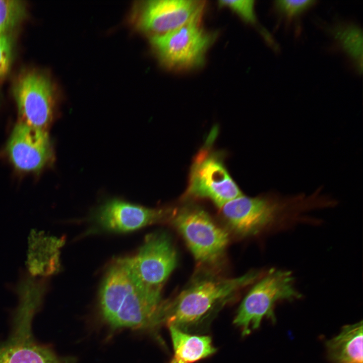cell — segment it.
Wrapping results in <instances>:
<instances>
[{
    "label": "cell",
    "instance_id": "1",
    "mask_svg": "<svg viewBox=\"0 0 363 363\" xmlns=\"http://www.w3.org/2000/svg\"><path fill=\"white\" fill-rule=\"evenodd\" d=\"M161 293L143 288L132 274L125 258L109 268L100 287L99 312L112 330L152 332L161 327Z\"/></svg>",
    "mask_w": 363,
    "mask_h": 363
},
{
    "label": "cell",
    "instance_id": "2",
    "mask_svg": "<svg viewBox=\"0 0 363 363\" xmlns=\"http://www.w3.org/2000/svg\"><path fill=\"white\" fill-rule=\"evenodd\" d=\"M260 275L252 271L236 278L208 277L193 282L172 299L163 301L161 326L190 333L205 328L238 290Z\"/></svg>",
    "mask_w": 363,
    "mask_h": 363
},
{
    "label": "cell",
    "instance_id": "3",
    "mask_svg": "<svg viewBox=\"0 0 363 363\" xmlns=\"http://www.w3.org/2000/svg\"><path fill=\"white\" fill-rule=\"evenodd\" d=\"M313 207H316V202L313 195L284 197L270 193L256 197L242 195L226 203L220 209L234 232L249 236L291 221Z\"/></svg>",
    "mask_w": 363,
    "mask_h": 363
},
{
    "label": "cell",
    "instance_id": "4",
    "mask_svg": "<svg viewBox=\"0 0 363 363\" xmlns=\"http://www.w3.org/2000/svg\"><path fill=\"white\" fill-rule=\"evenodd\" d=\"M300 296L290 271L270 270L244 298L233 323L240 328L243 336L249 335L259 327L264 318L275 321L274 308L277 302L291 300Z\"/></svg>",
    "mask_w": 363,
    "mask_h": 363
},
{
    "label": "cell",
    "instance_id": "5",
    "mask_svg": "<svg viewBox=\"0 0 363 363\" xmlns=\"http://www.w3.org/2000/svg\"><path fill=\"white\" fill-rule=\"evenodd\" d=\"M169 219L197 261L213 264L221 259L228 244V234L206 211L186 206L170 214Z\"/></svg>",
    "mask_w": 363,
    "mask_h": 363
},
{
    "label": "cell",
    "instance_id": "6",
    "mask_svg": "<svg viewBox=\"0 0 363 363\" xmlns=\"http://www.w3.org/2000/svg\"><path fill=\"white\" fill-rule=\"evenodd\" d=\"M214 37L196 21L163 34L151 35L150 42L163 64L182 70L203 64Z\"/></svg>",
    "mask_w": 363,
    "mask_h": 363
},
{
    "label": "cell",
    "instance_id": "7",
    "mask_svg": "<svg viewBox=\"0 0 363 363\" xmlns=\"http://www.w3.org/2000/svg\"><path fill=\"white\" fill-rule=\"evenodd\" d=\"M133 277L145 290L161 293L166 280L175 268L177 254L169 237L159 232L150 234L137 253L125 258Z\"/></svg>",
    "mask_w": 363,
    "mask_h": 363
},
{
    "label": "cell",
    "instance_id": "8",
    "mask_svg": "<svg viewBox=\"0 0 363 363\" xmlns=\"http://www.w3.org/2000/svg\"><path fill=\"white\" fill-rule=\"evenodd\" d=\"M186 195L208 199L219 208L243 194L222 158L210 148L201 149L192 165Z\"/></svg>",
    "mask_w": 363,
    "mask_h": 363
},
{
    "label": "cell",
    "instance_id": "9",
    "mask_svg": "<svg viewBox=\"0 0 363 363\" xmlns=\"http://www.w3.org/2000/svg\"><path fill=\"white\" fill-rule=\"evenodd\" d=\"M21 121L46 129L51 122L55 102L54 90L49 77L36 70L21 73L12 86Z\"/></svg>",
    "mask_w": 363,
    "mask_h": 363
},
{
    "label": "cell",
    "instance_id": "10",
    "mask_svg": "<svg viewBox=\"0 0 363 363\" xmlns=\"http://www.w3.org/2000/svg\"><path fill=\"white\" fill-rule=\"evenodd\" d=\"M6 150L13 166L23 172H38L53 157L51 142L45 129L21 121L14 128Z\"/></svg>",
    "mask_w": 363,
    "mask_h": 363
},
{
    "label": "cell",
    "instance_id": "11",
    "mask_svg": "<svg viewBox=\"0 0 363 363\" xmlns=\"http://www.w3.org/2000/svg\"><path fill=\"white\" fill-rule=\"evenodd\" d=\"M204 1L187 0L150 1L143 5L138 24L152 35H161L187 24L200 21Z\"/></svg>",
    "mask_w": 363,
    "mask_h": 363
},
{
    "label": "cell",
    "instance_id": "12",
    "mask_svg": "<svg viewBox=\"0 0 363 363\" xmlns=\"http://www.w3.org/2000/svg\"><path fill=\"white\" fill-rule=\"evenodd\" d=\"M170 215L167 210L149 208L112 199L98 208L94 219L103 230L123 232L162 222Z\"/></svg>",
    "mask_w": 363,
    "mask_h": 363
},
{
    "label": "cell",
    "instance_id": "13",
    "mask_svg": "<svg viewBox=\"0 0 363 363\" xmlns=\"http://www.w3.org/2000/svg\"><path fill=\"white\" fill-rule=\"evenodd\" d=\"M0 363H75V359L61 357L37 343L32 332L13 331L8 340L0 344Z\"/></svg>",
    "mask_w": 363,
    "mask_h": 363
},
{
    "label": "cell",
    "instance_id": "14",
    "mask_svg": "<svg viewBox=\"0 0 363 363\" xmlns=\"http://www.w3.org/2000/svg\"><path fill=\"white\" fill-rule=\"evenodd\" d=\"M173 354L169 363H195L216 351L210 337L191 334L168 327Z\"/></svg>",
    "mask_w": 363,
    "mask_h": 363
},
{
    "label": "cell",
    "instance_id": "15",
    "mask_svg": "<svg viewBox=\"0 0 363 363\" xmlns=\"http://www.w3.org/2000/svg\"><path fill=\"white\" fill-rule=\"evenodd\" d=\"M326 347L334 363H362V321L343 327Z\"/></svg>",
    "mask_w": 363,
    "mask_h": 363
},
{
    "label": "cell",
    "instance_id": "16",
    "mask_svg": "<svg viewBox=\"0 0 363 363\" xmlns=\"http://www.w3.org/2000/svg\"><path fill=\"white\" fill-rule=\"evenodd\" d=\"M330 33L336 45L344 52L356 71H362V34L353 24L339 23L330 28Z\"/></svg>",
    "mask_w": 363,
    "mask_h": 363
},
{
    "label": "cell",
    "instance_id": "17",
    "mask_svg": "<svg viewBox=\"0 0 363 363\" xmlns=\"http://www.w3.org/2000/svg\"><path fill=\"white\" fill-rule=\"evenodd\" d=\"M26 15L24 1L0 0V32L10 33Z\"/></svg>",
    "mask_w": 363,
    "mask_h": 363
},
{
    "label": "cell",
    "instance_id": "18",
    "mask_svg": "<svg viewBox=\"0 0 363 363\" xmlns=\"http://www.w3.org/2000/svg\"><path fill=\"white\" fill-rule=\"evenodd\" d=\"M317 1L312 0H280L274 2L275 11L286 22H291L313 7Z\"/></svg>",
    "mask_w": 363,
    "mask_h": 363
},
{
    "label": "cell",
    "instance_id": "19",
    "mask_svg": "<svg viewBox=\"0 0 363 363\" xmlns=\"http://www.w3.org/2000/svg\"><path fill=\"white\" fill-rule=\"evenodd\" d=\"M219 5L230 8L246 22L257 24L254 1H220Z\"/></svg>",
    "mask_w": 363,
    "mask_h": 363
},
{
    "label": "cell",
    "instance_id": "20",
    "mask_svg": "<svg viewBox=\"0 0 363 363\" xmlns=\"http://www.w3.org/2000/svg\"><path fill=\"white\" fill-rule=\"evenodd\" d=\"M13 49V41L10 33L0 32V80L10 70Z\"/></svg>",
    "mask_w": 363,
    "mask_h": 363
}]
</instances>
